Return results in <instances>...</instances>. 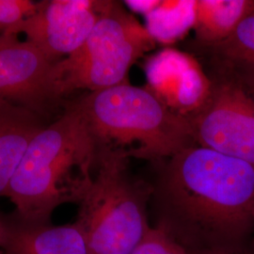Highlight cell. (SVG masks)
<instances>
[{
	"label": "cell",
	"instance_id": "277c9868",
	"mask_svg": "<svg viewBox=\"0 0 254 254\" xmlns=\"http://www.w3.org/2000/svg\"><path fill=\"white\" fill-rule=\"evenodd\" d=\"M129 160L123 149H98L75 220L91 254H129L152 227L147 212L152 184L133 175Z\"/></svg>",
	"mask_w": 254,
	"mask_h": 254
},
{
	"label": "cell",
	"instance_id": "2e32d148",
	"mask_svg": "<svg viewBox=\"0 0 254 254\" xmlns=\"http://www.w3.org/2000/svg\"><path fill=\"white\" fill-rule=\"evenodd\" d=\"M129 254H190L161 230L151 227Z\"/></svg>",
	"mask_w": 254,
	"mask_h": 254
},
{
	"label": "cell",
	"instance_id": "3957f363",
	"mask_svg": "<svg viewBox=\"0 0 254 254\" xmlns=\"http://www.w3.org/2000/svg\"><path fill=\"white\" fill-rule=\"evenodd\" d=\"M71 101L98 147L123 149L130 158L156 163L197 144L188 118L169 109L148 87L127 81Z\"/></svg>",
	"mask_w": 254,
	"mask_h": 254
},
{
	"label": "cell",
	"instance_id": "ba28073f",
	"mask_svg": "<svg viewBox=\"0 0 254 254\" xmlns=\"http://www.w3.org/2000/svg\"><path fill=\"white\" fill-rule=\"evenodd\" d=\"M107 0H43L34 14L13 32L57 64L84 44L100 18Z\"/></svg>",
	"mask_w": 254,
	"mask_h": 254
},
{
	"label": "cell",
	"instance_id": "4fadbf2b",
	"mask_svg": "<svg viewBox=\"0 0 254 254\" xmlns=\"http://www.w3.org/2000/svg\"><path fill=\"white\" fill-rule=\"evenodd\" d=\"M193 45L205 64L254 66V5L226 40L212 46Z\"/></svg>",
	"mask_w": 254,
	"mask_h": 254
},
{
	"label": "cell",
	"instance_id": "7c38bea8",
	"mask_svg": "<svg viewBox=\"0 0 254 254\" xmlns=\"http://www.w3.org/2000/svg\"><path fill=\"white\" fill-rule=\"evenodd\" d=\"M254 5V0H196L192 44L212 46L226 40Z\"/></svg>",
	"mask_w": 254,
	"mask_h": 254
},
{
	"label": "cell",
	"instance_id": "ffe728a7",
	"mask_svg": "<svg viewBox=\"0 0 254 254\" xmlns=\"http://www.w3.org/2000/svg\"><path fill=\"white\" fill-rule=\"evenodd\" d=\"M5 218H2L0 217V249L3 243V239H4V235H5Z\"/></svg>",
	"mask_w": 254,
	"mask_h": 254
},
{
	"label": "cell",
	"instance_id": "44dd1931",
	"mask_svg": "<svg viewBox=\"0 0 254 254\" xmlns=\"http://www.w3.org/2000/svg\"><path fill=\"white\" fill-rule=\"evenodd\" d=\"M253 215H254V210H253ZM253 245H254V237H253Z\"/></svg>",
	"mask_w": 254,
	"mask_h": 254
},
{
	"label": "cell",
	"instance_id": "30bf717a",
	"mask_svg": "<svg viewBox=\"0 0 254 254\" xmlns=\"http://www.w3.org/2000/svg\"><path fill=\"white\" fill-rule=\"evenodd\" d=\"M3 254H91L80 226L35 224L18 218L5 219Z\"/></svg>",
	"mask_w": 254,
	"mask_h": 254
},
{
	"label": "cell",
	"instance_id": "d6986e66",
	"mask_svg": "<svg viewBox=\"0 0 254 254\" xmlns=\"http://www.w3.org/2000/svg\"><path fill=\"white\" fill-rule=\"evenodd\" d=\"M200 254H254V247L251 248L249 244L232 246V247L222 248V249H218V250Z\"/></svg>",
	"mask_w": 254,
	"mask_h": 254
},
{
	"label": "cell",
	"instance_id": "9a60e30c",
	"mask_svg": "<svg viewBox=\"0 0 254 254\" xmlns=\"http://www.w3.org/2000/svg\"><path fill=\"white\" fill-rule=\"evenodd\" d=\"M37 2L31 0H0V34H11L35 13Z\"/></svg>",
	"mask_w": 254,
	"mask_h": 254
},
{
	"label": "cell",
	"instance_id": "8fae6325",
	"mask_svg": "<svg viewBox=\"0 0 254 254\" xmlns=\"http://www.w3.org/2000/svg\"><path fill=\"white\" fill-rule=\"evenodd\" d=\"M49 123L30 110L0 100V197H6L31 140Z\"/></svg>",
	"mask_w": 254,
	"mask_h": 254
},
{
	"label": "cell",
	"instance_id": "5b68a950",
	"mask_svg": "<svg viewBox=\"0 0 254 254\" xmlns=\"http://www.w3.org/2000/svg\"><path fill=\"white\" fill-rule=\"evenodd\" d=\"M155 44L146 27L122 2L107 0L84 44L55 64L56 80L66 99L75 91H102L129 81L132 66Z\"/></svg>",
	"mask_w": 254,
	"mask_h": 254
},
{
	"label": "cell",
	"instance_id": "e0dca14e",
	"mask_svg": "<svg viewBox=\"0 0 254 254\" xmlns=\"http://www.w3.org/2000/svg\"><path fill=\"white\" fill-rule=\"evenodd\" d=\"M220 69L232 73L241 82L246 89L254 95V66L241 64H222Z\"/></svg>",
	"mask_w": 254,
	"mask_h": 254
},
{
	"label": "cell",
	"instance_id": "5bb4252c",
	"mask_svg": "<svg viewBox=\"0 0 254 254\" xmlns=\"http://www.w3.org/2000/svg\"><path fill=\"white\" fill-rule=\"evenodd\" d=\"M195 2L160 1L153 10L146 13V28L155 42L171 44L194 27Z\"/></svg>",
	"mask_w": 254,
	"mask_h": 254
},
{
	"label": "cell",
	"instance_id": "9c48e42d",
	"mask_svg": "<svg viewBox=\"0 0 254 254\" xmlns=\"http://www.w3.org/2000/svg\"><path fill=\"white\" fill-rule=\"evenodd\" d=\"M148 88L172 109L188 117L208 97L211 81L194 56L166 48L145 64Z\"/></svg>",
	"mask_w": 254,
	"mask_h": 254
},
{
	"label": "cell",
	"instance_id": "52a82bcc",
	"mask_svg": "<svg viewBox=\"0 0 254 254\" xmlns=\"http://www.w3.org/2000/svg\"><path fill=\"white\" fill-rule=\"evenodd\" d=\"M55 64L27 41L0 34V100L48 121L60 116L68 100L56 80Z\"/></svg>",
	"mask_w": 254,
	"mask_h": 254
},
{
	"label": "cell",
	"instance_id": "ac0fdd59",
	"mask_svg": "<svg viewBox=\"0 0 254 254\" xmlns=\"http://www.w3.org/2000/svg\"><path fill=\"white\" fill-rule=\"evenodd\" d=\"M160 1L158 0H149V1H125V5L133 11L142 13L145 15L149 11L153 9L159 4Z\"/></svg>",
	"mask_w": 254,
	"mask_h": 254
},
{
	"label": "cell",
	"instance_id": "7a4b0ae2",
	"mask_svg": "<svg viewBox=\"0 0 254 254\" xmlns=\"http://www.w3.org/2000/svg\"><path fill=\"white\" fill-rule=\"evenodd\" d=\"M98 149L81 112L67 101L64 112L33 137L9 183L6 197L15 217L48 224L60 205L78 203L91 183Z\"/></svg>",
	"mask_w": 254,
	"mask_h": 254
},
{
	"label": "cell",
	"instance_id": "6da1fadb",
	"mask_svg": "<svg viewBox=\"0 0 254 254\" xmlns=\"http://www.w3.org/2000/svg\"><path fill=\"white\" fill-rule=\"evenodd\" d=\"M155 165L153 227L190 254L249 244L254 165L198 144Z\"/></svg>",
	"mask_w": 254,
	"mask_h": 254
},
{
	"label": "cell",
	"instance_id": "8992f818",
	"mask_svg": "<svg viewBox=\"0 0 254 254\" xmlns=\"http://www.w3.org/2000/svg\"><path fill=\"white\" fill-rule=\"evenodd\" d=\"M208 97L187 118L195 141L254 165V95L232 73L208 70Z\"/></svg>",
	"mask_w": 254,
	"mask_h": 254
}]
</instances>
